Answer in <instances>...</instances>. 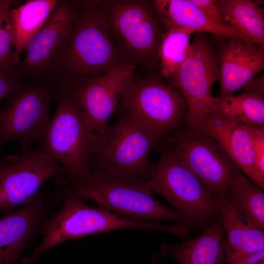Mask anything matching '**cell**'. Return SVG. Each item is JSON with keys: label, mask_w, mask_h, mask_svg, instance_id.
<instances>
[{"label": "cell", "mask_w": 264, "mask_h": 264, "mask_svg": "<svg viewBox=\"0 0 264 264\" xmlns=\"http://www.w3.org/2000/svg\"><path fill=\"white\" fill-rule=\"evenodd\" d=\"M241 214L264 230V194L239 169L224 197Z\"/></svg>", "instance_id": "cb8c5ba5"}, {"label": "cell", "mask_w": 264, "mask_h": 264, "mask_svg": "<svg viewBox=\"0 0 264 264\" xmlns=\"http://www.w3.org/2000/svg\"><path fill=\"white\" fill-rule=\"evenodd\" d=\"M66 198L93 201L127 219L157 221L171 220L180 226L176 211L157 200L146 181L122 178L102 170L92 171L85 179L66 184Z\"/></svg>", "instance_id": "7a4b0ae2"}, {"label": "cell", "mask_w": 264, "mask_h": 264, "mask_svg": "<svg viewBox=\"0 0 264 264\" xmlns=\"http://www.w3.org/2000/svg\"><path fill=\"white\" fill-rule=\"evenodd\" d=\"M44 212L37 199L0 219V264H17Z\"/></svg>", "instance_id": "d6986e66"}, {"label": "cell", "mask_w": 264, "mask_h": 264, "mask_svg": "<svg viewBox=\"0 0 264 264\" xmlns=\"http://www.w3.org/2000/svg\"><path fill=\"white\" fill-rule=\"evenodd\" d=\"M53 99L57 109L39 147L65 170L64 184L83 180L92 172L89 145L93 132L72 98L57 94Z\"/></svg>", "instance_id": "52a82bcc"}, {"label": "cell", "mask_w": 264, "mask_h": 264, "mask_svg": "<svg viewBox=\"0 0 264 264\" xmlns=\"http://www.w3.org/2000/svg\"><path fill=\"white\" fill-rule=\"evenodd\" d=\"M66 176L65 170L39 147L22 149L0 162V209L7 214L26 206L36 200L45 182Z\"/></svg>", "instance_id": "8fae6325"}, {"label": "cell", "mask_w": 264, "mask_h": 264, "mask_svg": "<svg viewBox=\"0 0 264 264\" xmlns=\"http://www.w3.org/2000/svg\"><path fill=\"white\" fill-rule=\"evenodd\" d=\"M14 2H9L0 11V68H16L20 66L15 58L9 12Z\"/></svg>", "instance_id": "484cf974"}, {"label": "cell", "mask_w": 264, "mask_h": 264, "mask_svg": "<svg viewBox=\"0 0 264 264\" xmlns=\"http://www.w3.org/2000/svg\"><path fill=\"white\" fill-rule=\"evenodd\" d=\"M125 229L172 230L171 226L157 221L127 219L105 208L88 205L79 199L66 198L62 209L44 221L43 240L31 255L22 259V264H31L41 254L66 241Z\"/></svg>", "instance_id": "8992f818"}, {"label": "cell", "mask_w": 264, "mask_h": 264, "mask_svg": "<svg viewBox=\"0 0 264 264\" xmlns=\"http://www.w3.org/2000/svg\"><path fill=\"white\" fill-rule=\"evenodd\" d=\"M190 57L167 79L178 88L188 106L186 118L189 129L199 130L208 109L214 83L219 80L220 68L215 50L206 33L196 32Z\"/></svg>", "instance_id": "7c38bea8"}, {"label": "cell", "mask_w": 264, "mask_h": 264, "mask_svg": "<svg viewBox=\"0 0 264 264\" xmlns=\"http://www.w3.org/2000/svg\"><path fill=\"white\" fill-rule=\"evenodd\" d=\"M153 2L165 31L185 28L195 32L210 33L255 44L232 26L221 25L213 22L191 0H155Z\"/></svg>", "instance_id": "ac0fdd59"}, {"label": "cell", "mask_w": 264, "mask_h": 264, "mask_svg": "<svg viewBox=\"0 0 264 264\" xmlns=\"http://www.w3.org/2000/svg\"><path fill=\"white\" fill-rule=\"evenodd\" d=\"M146 182L160 195L181 218L180 226L199 233L220 215L218 198L213 196L166 145L158 161L151 165Z\"/></svg>", "instance_id": "3957f363"}, {"label": "cell", "mask_w": 264, "mask_h": 264, "mask_svg": "<svg viewBox=\"0 0 264 264\" xmlns=\"http://www.w3.org/2000/svg\"><path fill=\"white\" fill-rule=\"evenodd\" d=\"M162 140L175 132L188 112L186 100L177 88L160 77H134L117 106Z\"/></svg>", "instance_id": "ba28073f"}, {"label": "cell", "mask_w": 264, "mask_h": 264, "mask_svg": "<svg viewBox=\"0 0 264 264\" xmlns=\"http://www.w3.org/2000/svg\"><path fill=\"white\" fill-rule=\"evenodd\" d=\"M212 137L239 169L254 182V158L251 139L245 125L207 115L200 129Z\"/></svg>", "instance_id": "e0dca14e"}, {"label": "cell", "mask_w": 264, "mask_h": 264, "mask_svg": "<svg viewBox=\"0 0 264 264\" xmlns=\"http://www.w3.org/2000/svg\"><path fill=\"white\" fill-rule=\"evenodd\" d=\"M218 200L225 234V262L264 249V230L245 218L224 197Z\"/></svg>", "instance_id": "ffe728a7"}, {"label": "cell", "mask_w": 264, "mask_h": 264, "mask_svg": "<svg viewBox=\"0 0 264 264\" xmlns=\"http://www.w3.org/2000/svg\"><path fill=\"white\" fill-rule=\"evenodd\" d=\"M225 231L219 215L197 237L177 244H160L152 259L170 256L179 264H225Z\"/></svg>", "instance_id": "2e32d148"}, {"label": "cell", "mask_w": 264, "mask_h": 264, "mask_svg": "<svg viewBox=\"0 0 264 264\" xmlns=\"http://www.w3.org/2000/svg\"><path fill=\"white\" fill-rule=\"evenodd\" d=\"M9 1L10 0H0V11L5 7Z\"/></svg>", "instance_id": "4dcf8cb0"}, {"label": "cell", "mask_w": 264, "mask_h": 264, "mask_svg": "<svg viewBox=\"0 0 264 264\" xmlns=\"http://www.w3.org/2000/svg\"><path fill=\"white\" fill-rule=\"evenodd\" d=\"M0 147H1V146H0Z\"/></svg>", "instance_id": "d6a6232c"}, {"label": "cell", "mask_w": 264, "mask_h": 264, "mask_svg": "<svg viewBox=\"0 0 264 264\" xmlns=\"http://www.w3.org/2000/svg\"><path fill=\"white\" fill-rule=\"evenodd\" d=\"M200 11L214 23L229 25L223 12L220 0H191Z\"/></svg>", "instance_id": "f1b7e54d"}, {"label": "cell", "mask_w": 264, "mask_h": 264, "mask_svg": "<svg viewBox=\"0 0 264 264\" xmlns=\"http://www.w3.org/2000/svg\"><path fill=\"white\" fill-rule=\"evenodd\" d=\"M194 33L185 28L164 31L158 51L159 66L163 77H171L190 57V39Z\"/></svg>", "instance_id": "d4e9b609"}, {"label": "cell", "mask_w": 264, "mask_h": 264, "mask_svg": "<svg viewBox=\"0 0 264 264\" xmlns=\"http://www.w3.org/2000/svg\"><path fill=\"white\" fill-rule=\"evenodd\" d=\"M152 264H158L157 262H154Z\"/></svg>", "instance_id": "1f68e13d"}, {"label": "cell", "mask_w": 264, "mask_h": 264, "mask_svg": "<svg viewBox=\"0 0 264 264\" xmlns=\"http://www.w3.org/2000/svg\"><path fill=\"white\" fill-rule=\"evenodd\" d=\"M57 0H30L13 6L9 15L17 61L28 44L43 27L57 5Z\"/></svg>", "instance_id": "44dd1931"}, {"label": "cell", "mask_w": 264, "mask_h": 264, "mask_svg": "<svg viewBox=\"0 0 264 264\" xmlns=\"http://www.w3.org/2000/svg\"><path fill=\"white\" fill-rule=\"evenodd\" d=\"M228 264H264V249L249 253L240 256Z\"/></svg>", "instance_id": "f546056e"}, {"label": "cell", "mask_w": 264, "mask_h": 264, "mask_svg": "<svg viewBox=\"0 0 264 264\" xmlns=\"http://www.w3.org/2000/svg\"><path fill=\"white\" fill-rule=\"evenodd\" d=\"M19 67L0 68V101L19 92L23 87Z\"/></svg>", "instance_id": "83f0119b"}, {"label": "cell", "mask_w": 264, "mask_h": 264, "mask_svg": "<svg viewBox=\"0 0 264 264\" xmlns=\"http://www.w3.org/2000/svg\"><path fill=\"white\" fill-rule=\"evenodd\" d=\"M136 67L127 62L99 75L59 81L52 87L53 95L64 94L72 98L82 110L92 132L102 133L132 80Z\"/></svg>", "instance_id": "9c48e42d"}, {"label": "cell", "mask_w": 264, "mask_h": 264, "mask_svg": "<svg viewBox=\"0 0 264 264\" xmlns=\"http://www.w3.org/2000/svg\"><path fill=\"white\" fill-rule=\"evenodd\" d=\"M176 132L167 145L213 196L225 197L239 168L201 130Z\"/></svg>", "instance_id": "30bf717a"}, {"label": "cell", "mask_w": 264, "mask_h": 264, "mask_svg": "<svg viewBox=\"0 0 264 264\" xmlns=\"http://www.w3.org/2000/svg\"><path fill=\"white\" fill-rule=\"evenodd\" d=\"M251 139L254 158L255 183L262 190L264 188V128L246 125Z\"/></svg>", "instance_id": "4316f807"}, {"label": "cell", "mask_w": 264, "mask_h": 264, "mask_svg": "<svg viewBox=\"0 0 264 264\" xmlns=\"http://www.w3.org/2000/svg\"><path fill=\"white\" fill-rule=\"evenodd\" d=\"M162 141L127 113L122 112L102 133L93 132L89 156L98 169L114 176L146 181L151 152Z\"/></svg>", "instance_id": "277c9868"}, {"label": "cell", "mask_w": 264, "mask_h": 264, "mask_svg": "<svg viewBox=\"0 0 264 264\" xmlns=\"http://www.w3.org/2000/svg\"><path fill=\"white\" fill-rule=\"evenodd\" d=\"M107 28L125 62L153 70L164 31L153 1L102 0Z\"/></svg>", "instance_id": "5b68a950"}, {"label": "cell", "mask_w": 264, "mask_h": 264, "mask_svg": "<svg viewBox=\"0 0 264 264\" xmlns=\"http://www.w3.org/2000/svg\"><path fill=\"white\" fill-rule=\"evenodd\" d=\"M73 24L52 69L60 80L101 75L125 62L108 32L102 0H77Z\"/></svg>", "instance_id": "6da1fadb"}, {"label": "cell", "mask_w": 264, "mask_h": 264, "mask_svg": "<svg viewBox=\"0 0 264 264\" xmlns=\"http://www.w3.org/2000/svg\"><path fill=\"white\" fill-rule=\"evenodd\" d=\"M216 51L220 68L219 96L232 95L264 69V47L224 37Z\"/></svg>", "instance_id": "9a60e30c"}, {"label": "cell", "mask_w": 264, "mask_h": 264, "mask_svg": "<svg viewBox=\"0 0 264 264\" xmlns=\"http://www.w3.org/2000/svg\"><path fill=\"white\" fill-rule=\"evenodd\" d=\"M51 90L45 85L26 86L8 97L0 110V146L16 140L29 149L41 139L49 126Z\"/></svg>", "instance_id": "4fadbf2b"}, {"label": "cell", "mask_w": 264, "mask_h": 264, "mask_svg": "<svg viewBox=\"0 0 264 264\" xmlns=\"http://www.w3.org/2000/svg\"><path fill=\"white\" fill-rule=\"evenodd\" d=\"M220 2L228 24L264 47V17L260 3L251 0H220Z\"/></svg>", "instance_id": "603a6c76"}, {"label": "cell", "mask_w": 264, "mask_h": 264, "mask_svg": "<svg viewBox=\"0 0 264 264\" xmlns=\"http://www.w3.org/2000/svg\"><path fill=\"white\" fill-rule=\"evenodd\" d=\"M264 92L248 89L239 95L213 97L209 114L245 125L264 128Z\"/></svg>", "instance_id": "7402d4cb"}, {"label": "cell", "mask_w": 264, "mask_h": 264, "mask_svg": "<svg viewBox=\"0 0 264 264\" xmlns=\"http://www.w3.org/2000/svg\"><path fill=\"white\" fill-rule=\"evenodd\" d=\"M75 1L58 0L49 18L28 44L21 74L36 77L51 69L71 30Z\"/></svg>", "instance_id": "5bb4252c"}]
</instances>
